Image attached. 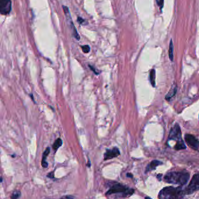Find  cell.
<instances>
[{
    "instance_id": "obj_1",
    "label": "cell",
    "mask_w": 199,
    "mask_h": 199,
    "mask_svg": "<svg viewBox=\"0 0 199 199\" xmlns=\"http://www.w3.org/2000/svg\"><path fill=\"white\" fill-rule=\"evenodd\" d=\"M190 177V174L185 171H173L168 172L164 177L168 183L183 186L186 185Z\"/></svg>"
},
{
    "instance_id": "obj_2",
    "label": "cell",
    "mask_w": 199,
    "mask_h": 199,
    "mask_svg": "<svg viewBox=\"0 0 199 199\" xmlns=\"http://www.w3.org/2000/svg\"><path fill=\"white\" fill-rule=\"evenodd\" d=\"M186 195L185 190L180 187L168 186L163 188L159 193V199H182Z\"/></svg>"
},
{
    "instance_id": "obj_3",
    "label": "cell",
    "mask_w": 199,
    "mask_h": 199,
    "mask_svg": "<svg viewBox=\"0 0 199 199\" xmlns=\"http://www.w3.org/2000/svg\"><path fill=\"white\" fill-rule=\"evenodd\" d=\"M134 192V189H130L120 183H116L111 187L110 189L107 192L106 195H111L113 194L121 193L122 194L123 196L126 197L132 195Z\"/></svg>"
},
{
    "instance_id": "obj_4",
    "label": "cell",
    "mask_w": 199,
    "mask_h": 199,
    "mask_svg": "<svg viewBox=\"0 0 199 199\" xmlns=\"http://www.w3.org/2000/svg\"><path fill=\"white\" fill-rule=\"evenodd\" d=\"M185 190L186 195H191L199 190V173L193 175L189 185Z\"/></svg>"
},
{
    "instance_id": "obj_5",
    "label": "cell",
    "mask_w": 199,
    "mask_h": 199,
    "mask_svg": "<svg viewBox=\"0 0 199 199\" xmlns=\"http://www.w3.org/2000/svg\"><path fill=\"white\" fill-rule=\"evenodd\" d=\"M168 140L179 141L182 140V132L179 125L176 124L171 129L168 136Z\"/></svg>"
},
{
    "instance_id": "obj_6",
    "label": "cell",
    "mask_w": 199,
    "mask_h": 199,
    "mask_svg": "<svg viewBox=\"0 0 199 199\" xmlns=\"http://www.w3.org/2000/svg\"><path fill=\"white\" fill-rule=\"evenodd\" d=\"M186 143L193 149L199 150V140L193 135L190 134H186L185 136Z\"/></svg>"
},
{
    "instance_id": "obj_7",
    "label": "cell",
    "mask_w": 199,
    "mask_h": 199,
    "mask_svg": "<svg viewBox=\"0 0 199 199\" xmlns=\"http://www.w3.org/2000/svg\"><path fill=\"white\" fill-rule=\"evenodd\" d=\"M11 0H0V12L2 15H8L11 11Z\"/></svg>"
},
{
    "instance_id": "obj_8",
    "label": "cell",
    "mask_w": 199,
    "mask_h": 199,
    "mask_svg": "<svg viewBox=\"0 0 199 199\" xmlns=\"http://www.w3.org/2000/svg\"><path fill=\"white\" fill-rule=\"evenodd\" d=\"M120 151L117 147H114L111 150H107L104 154V159L108 160L117 157L120 155Z\"/></svg>"
},
{
    "instance_id": "obj_9",
    "label": "cell",
    "mask_w": 199,
    "mask_h": 199,
    "mask_svg": "<svg viewBox=\"0 0 199 199\" xmlns=\"http://www.w3.org/2000/svg\"><path fill=\"white\" fill-rule=\"evenodd\" d=\"M162 164V162L161 161H159L158 160H153L152 161L147 167L146 168V170H145V172H149V171H153V170H155L156 169V168Z\"/></svg>"
},
{
    "instance_id": "obj_10",
    "label": "cell",
    "mask_w": 199,
    "mask_h": 199,
    "mask_svg": "<svg viewBox=\"0 0 199 199\" xmlns=\"http://www.w3.org/2000/svg\"><path fill=\"white\" fill-rule=\"evenodd\" d=\"M177 86H172V87L170 89L169 91L167 93V94L165 96V100L166 101H170L171 99H172L177 94Z\"/></svg>"
},
{
    "instance_id": "obj_11",
    "label": "cell",
    "mask_w": 199,
    "mask_h": 199,
    "mask_svg": "<svg viewBox=\"0 0 199 199\" xmlns=\"http://www.w3.org/2000/svg\"><path fill=\"white\" fill-rule=\"evenodd\" d=\"M50 152V148L48 147V148H47V149H46V150L44 151V152L43 153V157H42V165L44 168H47V167H48V163L46 162V158H47V155L49 154Z\"/></svg>"
},
{
    "instance_id": "obj_12",
    "label": "cell",
    "mask_w": 199,
    "mask_h": 199,
    "mask_svg": "<svg viewBox=\"0 0 199 199\" xmlns=\"http://www.w3.org/2000/svg\"><path fill=\"white\" fill-rule=\"evenodd\" d=\"M186 149V146L183 139L177 142V143L175 146V149L176 150H184Z\"/></svg>"
},
{
    "instance_id": "obj_13",
    "label": "cell",
    "mask_w": 199,
    "mask_h": 199,
    "mask_svg": "<svg viewBox=\"0 0 199 199\" xmlns=\"http://www.w3.org/2000/svg\"><path fill=\"white\" fill-rule=\"evenodd\" d=\"M155 69H153L150 70V80L151 84L153 88L155 87Z\"/></svg>"
},
{
    "instance_id": "obj_14",
    "label": "cell",
    "mask_w": 199,
    "mask_h": 199,
    "mask_svg": "<svg viewBox=\"0 0 199 199\" xmlns=\"http://www.w3.org/2000/svg\"><path fill=\"white\" fill-rule=\"evenodd\" d=\"M62 144H63V142H62V140L60 138L57 139L55 142L54 143L53 145V149L54 151H57L62 146Z\"/></svg>"
},
{
    "instance_id": "obj_15",
    "label": "cell",
    "mask_w": 199,
    "mask_h": 199,
    "mask_svg": "<svg viewBox=\"0 0 199 199\" xmlns=\"http://www.w3.org/2000/svg\"><path fill=\"white\" fill-rule=\"evenodd\" d=\"M169 57L170 60L171 61L174 60V44L172 40L170 42L169 47Z\"/></svg>"
},
{
    "instance_id": "obj_16",
    "label": "cell",
    "mask_w": 199,
    "mask_h": 199,
    "mask_svg": "<svg viewBox=\"0 0 199 199\" xmlns=\"http://www.w3.org/2000/svg\"><path fill=\"white\" fill-rule=\"evenodd\" d=\"M21 196V192L19 190H15L13 192L12 196H11V199H18Z\"/></svg>"
},
{
    "instance_id": "obj_17",
    "label": "cell",
    "mask_w": 199,
    "mask_h": 199,
    "mask_svg": "<svg viewBox=\"0 0 199 199\" xmlns=\"http://www.w3.org/2000/svg\"><path fill=\"white\" fill-rule=\"evenodd\" d=\"M82 48V51L87 54V53H88L90 51V47L88 45H82L81 47Z\"/></svg>"
},
{
    "instance_id": "obj_18",
    "label": "cell",
    "mask_w": 199,
    "mask_h": 199,
    "mask_svg": "<svg viewBox=\"0 0 199 199\" xmlns=\"http://www.w3.org/2000/svg\"><path fill=\"white\" fill-rule=\"evenodd\" d=\"M156 2L157 3V5L159 6V8L162 9V8L164 6V0H156Z\"/></svg>"
},
{
    "instance_id": "obj_19",
    "label": "cell",
    "mask_w": 199,
    "mask_h": 199,
    "mask_svg": "<svg viewBox=\"0 0 199 199\" xmlns=\"http://www.w3.org/2000/svg\"><path fill=\"white\" fill-rule=\"evenodd\" d=\"M77 22H78L80 24H85V20L83 19L81 17H78V19H77Z\"/></svg>"
},
{
    "instance_id": "obj_20",
    "label": "cell",
    "mask_w": 199,
    "mask_h": 199,
    "mask_svg": "<svg viewBox=\"0 0 199 199\" xmlns=\"http://www.w3.org/2000/svg\"><path fill=\"white\" fill-rule=\"evenodd\" d=\"M60 199H74V198L72 196H71V195H67V196H63Z\"/></svg>"
},
{
    "instance_id": "obj_21",
    "label": "cell",
    "mask_w": 199,
    "mask_h": 199,
    "mask_svg": "<svg viewBox=\"0 0 199 199\" xmlns=\"http://www.w3.org/2000/svg\"><path fill=\"white\" fill-rule=\"evenodd\" d=\"M89 68H90V69L96 74V75H98V72H96L97 71L96 70V69H95V68L94 67H93V66H90V65H89Z\"/></svg>"
},
{
    "instance_id": "obj_22",
    "label": "cell",
    "mask_w": 199,
    "mask_h": 199,
    "mask_svg": "<svg viewBox=\"0 0 199 199\" xmlns=\"http://www.w3.org/2000/svg\"><path fill=\"white\" fill-rule=\"evenodd\" d=\"M47 177H54V172H50V174H48V175H47Z\"/></svg>"
},
{
    "instance_id": "obj_23",
    "label": "cell",
    "mask_w": 199,
    "mask_h": 199,
    "mask_svg": "<svg viewBox=\"0 0 199 199\" xmlns=\"http://www.w3.org/2000/svg\"><path fill=\"white\" fill-rule=\"evenodd\" d=\"M162 177V174H158V179L160 180L161 179H160V177Z\"/></svg>"
},
{
    "instance_id": "obj_24",
    "label": "cell",
    "mask_w": 199,
    "mask_h": 199,
    "mask_svg": "<svg viewBox=\"0 0 199 199\" xmlns=\"http://www.w3.org/2000/svg\"><path fill=\"white\" fill-rule=\"evenodd\" d=\"M127 176H130L129 177H132V175H131L130 174H127Z\"/></svg>"
},
{
    "instance_id": "obj_25",
    "label": "cell",
    "mask_w": 199,
    "mask_h": 199,
    "mask_svg": "<svg viewBox=\"0 0 199 199\" xmlns=\"http://www.w3.org/2000/svg\"><path fill=\"white\" fill-rule=\"evenodd\" d=\"M145 199H150V198H148V197H147V198H145Z\"/></svg>"
}]
</instances>
